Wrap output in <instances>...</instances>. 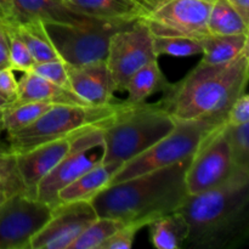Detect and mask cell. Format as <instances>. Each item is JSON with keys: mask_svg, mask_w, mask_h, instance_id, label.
<instances>
[{"mask_svg": "<svg viewBox=\"0 0 249 249\" xmlns=\"http://www.w3.org/2000/svg\"><path fill=\"white\" fill-rule=\"evenodd\" d=\"M178 212L189 229L182 248L240 247L249 236V173L216 189L187 195Z\"/></svg>", "mask_w": 249, "mask_h": 249, "instance_id": "cell-1", "label": "cell"}, {"mask_svg": "<svg viewBox=\"0 0 249 249\" xmlns=\"http://www.w3.org/2000/svg\"><path fill=\"white\" fill-rule=\"evenodd\" d=\"M190 160L108 185L90 201L97 216L147 226L158 216L178 211L189 195L185 174Z\"/></svg>", "mask_w": 249, "mask_h": 249, "instance_id": "cell-2", "label": "cell"}, {"mask_svg": "<svg viewBox=\"0 0 249 249\" xmlns=\"http://www.w3.org/2000/svg\"><path fill=\"white\" fill-rule=\"evenodd\" d=\"M248 77L249 48L230 62L198 63L181 80L170 83L158 104L175 121L226 117L233 101L246 92Z\"/></svg>", "mask_w": 249, "mask_h": 249, "instance_id": "cell-3", "label": "cell"}, {"mask_svg": "<svg viewBox=\"0 0 249 249\" xmlns=\"http://www.w3.org/2000/svg\"><path fill=\"white\" fill-rule=\"evenodd\" d=\"M175 121L160 104L128 105L102 128V162L123 163L164 138Z\"/></svg>", "mask_w": 249, "mask_h": 249, "instance_id": "cell-4", "label": "cell"}, {"mask_svg": "<svg viewBox=\"0 0 249 249\" xmlns=\"http://www.w3.org/2000/svg\"><path fill=\"white\" fill-rule=\"evenodd\" d=\"M124 106V102L102 106L53 105L31 125L7 134V145L16 155L50 141L78 135L90 129L102 128Z\"/></svg>", "mask_w": 249, "mask_h": 249, "instance_id": "cell-5", "label": "cell"}, {"mask_svg": "<svg viewBox=\"0 0 249 249\" xmlns=\"http://www.w3.org/2000/svg\"><path fill=\"white\" fill-rule=\"evenodd\" d=\"M225 123V116L177 121L173 130L164 138L138 157L123 163L109 185L189 160L196 153L204 139Z\"/></svg>", "mask_w": 249, "mask_h": 249, "instance_id": "cell-6", "label": "cell"}, {"mask_svg": "<svg viewBox=\"0 0 249 249\" xmlns=\"http://www.w3.org/2000/svg\"><path fill=\"white\" fill-rule=\"evenodd\" d=\"M130 23L94 18L83 24H44V27L61 60L66 65L83 66L106 61L111 36Z\"/></svg>", "mask_w": 249, "mask_h": 249, "instance_id": "cell-7", "label": "cell"}, {"mask_svg": "<svg viewBox=\"0 0 249 249\" xmlns=\"http://www.w3.org/2000/svg\"><path fill=\"white\" fill-rule=\"evenodd\" d=\"M243 173L249 170L236 167L223 124L204 139L191 157L185 174L187 194L197 195L216 189Z\"/></svg>", "mask_w": 249, "mask_h": 249, "instance_id": "cell-8", "label": "cell"}, {"mask_svg": "<svg viewBox=\"0 0 249 249\" xmlns=\"http://www.w3.org/2000/svg\"><path fill=\"white\" fill-rule=\"evenodd\" d=\"M158 60L153 36L143 18L117 31L109 39L106 66L114 90H124L129 78L152 61Z\"/></svg>", "mask_w": 249, "mask_h": 249, "instance_id": "cell-9", "label": "cell"}, {"mask_svg": "<svg viewBox=\"0 0 249 249\" xmlns=\"http://www.w3.org/2000/svg\"><path fill=\"white\" fill-rule=\"evenodd\" d=\"M102 128L90 129L75 136L68 155L36 186L38 201L50 207L60 204L58 192L102 162Z\"/></svg>", "mask_w": 249, "mask_h": 249, "instance_id": "cell-10", "label": "cell"}, {"mask_svg": "<svg viewBox=\"0 0 249 249\" xmlns=\"http://www.w3.org/2000/svg\"><path fill=\"white\" fill-rule=\"evenodd\" d=\"M215 0H163L142 17L155 36H209L208 18Z\"/></svg>", "mask_w": 249, "mask_h": 249, "instance_id": "cell-11", "label": "cell"}, {"mask_svg": "<svg viewBox=\"0 0 249 249\" xmlns=\"http://www.w3.org/2000/svg\"><path fill=\"white\" fill-rule=\"evenodd\" d=\"M49 204L26 192L11 195L0 204V249H31V241L51 214Z\"/></svg>", "mask_w": 249, "mask_h": 249, "instance_id": "cell-12", "label": "cell"}, {"mask_svg": "<svg viewBox=\"0 0 249 249\" xmlns=\"http://www.w3.org/2000/svg\"><path fill=\"white\" fill-rule=\"evenodd\" d=\"M96 218V211L90 201L57 204L51 209L45 225L32 238L31 249H70Z\"/></svg>", "mask_w": 249, "mask_h": 249, "instance_id": "cell-13", "label": "cell"}, {"mask_svg": "<svg viewBox=\"0 0 249 249\" xmlns=\"http://www.w3.org/2000/svg\"><path fill=\"white\" fill-rule=\"evenodd\" d=\"M75 136L50 141L24 152L16 153L17 169L27 195L36 198L39 182L68 155Z\"/></svg>", "mask_w": 249, "mask_h": 249, "instance_id": "cell-14", "label": "cell"}, {"mask_svg": "<svg viewBox=\"0 0 249 249\" xmlns=\"http://www.w3.org/2000/svg\"><path fill=\"white\" fill-rule=\"evenodd\" d=\"M66 66L71 90L85 104L94 106L112 104L116 90L105 61L83 66Z\"/></svg>", "mask_w": 249, "mask_h": 249, "instance_id": "cell-15", "label": "cell"}, {"mask_svg": "<svg viewBox=\"0 0 249 249\" xmlns=\"http://www.w3.org/2000/svg\"><path fill=\"white\" fill-rule=\"evenodd\" d=\"M16 22L43 24H83L94 18L73 11L65 0H11Z\"/></svg>", "mask_w": 249, "mask_h": 249, "instance_id": "cell-16", "label": "cell"}, {"mask_svg": "<svg viewBox=\"0 0 249 249\" xmlns=\"http://www.w3.org/2000/svg\"><path fill=\"white\" fill-rule=\"evenodd\" d=\"M68 7L90 18L130 23L147 14L138 0H65Z\"/></svg>", "mask_w": 249, "mask_h": 249, "instance_id": "cell-17", "label": "cell"}, {"mask_svg": "<svg viewBox=\"0 0 249 249\" xmlns=\"http://www.w3.org/2000/svg\"><path fill=\"white\" fill-rule=\"evenodd\" d=\"M17 95L11 105L24 102H48L53 105H88L72 90L60 87L33 72H23L17 80ZM10 105V106H11Z\"/></svg>", "mask_w": 249, "mask_h": 249, "instance_id": "cell-18", "label": "cell"}, {"mask_svg": "<svg viewBox=\"0 0 249 249\" xmlns=\"http://www.w3.org/2000/svg\"><path fill=\"white\" fill-rule=\"evenodd\" d=\"M121 167V163H99L63 187L58 192V202L91 201L92 197L108 186L113 175Z\"/></svg>", "mask_w": 249, "mask_h": 249, "instance_id": "cell-19", "label": "cell"}, {"mask_svg": "<svg viewBox=\"0 0 249 249\" xmlns=\"http://www.w3.org/2000/svg\"><path fill=\"white\" fill-rule=\"evenodd\" d=\"M169 84L170 83L158 65V60H155L136 71L129 78L124 88V91H126L128 96L123 102L128 105L142 104L156 92H164Z\"/></svg>", "mask_w": 249, "mask_h": 249, "instance_id": "cell-20", "label": "cell"}, {"mask_svg": "<svg viewBox=\"0 0 249 249\" xmlns=\"http://www.w3.org/2000/svg\"><path fill=\"white\" fill-rule=\"evenodd\" d=\"M147 226L151 242L157 249H181L186 242L189 229L180 212L158 216Z\"/></svg>", "mask_w": 249, "mask_h": 249, "instance_id": "cell-21", "label": "cell"}, {"mask_svg": "<svg viewBox=\"0 0 249 249\" xmlns=\"http://www.w3.org/2000/svg\"><path fill=\"white\" fill-rule=\"evenodd\" d=\"M249 34L233 36H209L202 39L203 51L199 63L203 65H220L230 62L248 49Z\"/></svg>", "mask_w": 249, "mask_h": 249, "instance_id": "cell-22", "label": "cell"}, {"mask_svg": "<svg viewBox=\"0 0 249 249\" xmlns=\"http://www.w3.org/2000/svg\"><path fill=\"white\" fill-rule=\"evenodd\" d=\"M14 27L19 38L31 51L36 63L60 58L41 22H14Z\"/></svg>", "mask_w": 249, "mask_h": 249, "instance_id": "cell-23", "label": "cell"}, {"mask_svg": "<svg viewBox=\"0 0 249 249\" xmlns=\"http://www.w3.org/2000/svg\"><path fill=\"white\" fill-rule=\"evenodd\" d=\"M208 33L212 36L249 34V24L228 0H215L209 14Z\"/></svg>", "mask_w": 249, "mask_h": 249, "instance_id": "cell-24", "label": "cell"}, {"mask_svg": "<svg viewBox=\"0 0 249 249\" xmlns=\"http://www.w3.org/2000/svg\"><path fill=\"white\" fill-rule=\"evenodd\" d=\"M53 106V104L48 102H24L11 105L2 111L4 133H14L31 125Z\"/></svg>", "mask_w": 249, "mask_h": 249, "instance_id": "cell-25", "label": "cell"}, {"mask_svg": "<svg viewBox=\"0 0 249 249\" xmlns=\"http://www.w3.org/2000/svg\"><path fill=\"white\" fill-rule=\"evenodd\" d=\"M123 225L124 223L117 219L97 216L71 245L70 249H101L102 245Z\"/></svg>", "mask_w": 249, "mask_h": 249, "instance_id": "cell-26", "label": "cell"}, {"mask_svg": "<svg viewBox=\"0 0 249 249\" xmlns=\"http://www.w3.org/2000/svg\"><path fill=\"white\" fill-rule=\"evenodd\" d=\"M203 39V38H202ZM198 38L190 36H155L153 46L157 56L169 55L175 57H189L202 53L203 41Z\"/></svg>", "mask_w": 249, "mask_h": 249, "instance_id": "cell-27", "label": "cell"}, {"mask_svg": "<svg viewBox=\"0 0 249 249\" xmlns=\"http://www.w3.org/2000/svg\"><path fill=\"white\" fill-rule=\"evenodd\" d=\"M0 191L9 196L24 191L18 169H17L16 155L9 145L0 142Z\"/></svg>", "mask_w": 249, "mask_h": 249, "instance_id": "cell-28", "label": "cell"}, {"mask_svg": "<svg viewBox=\"0 0 249 249\" xmlns=\"http://www.w3.org/2000/svg\"><path fill=\"white\" fill-rule=\"evenodd\" d=\"M225 134L238 169L249 170V123L229 125L225 123Z\"/></svg>", "mask_w": 249, "mask_h": 249, "instance_id": "cell-29", "label": "cell"}, {"mask_svg": "<svg viewBox=\"0 0 249 249\" xmlns=\"http://www.w3.org/2000/svg\"><path fill=\"white\" fill-rule=\"evenodd\" d=\"M9 38V61L10 68L19 72H29L36 65L31 51L28 50L24 41L19 38L15 31L14 23H4Z\"/></svg>", "mask_w": 249, "mask_h": 249, "instance_id": "cell-30", "label": "cell"}, {"mask_svg": "<svg viewBox=\"0 0 249 249\" xmlns=\"http://www.w3.org/2000/svg\"><path fill=\"white\" fill-rule=\"evenodd\" d=\"M31 72L36 73V74L40 75V77L45 78V79L50 80V82L55 83V84L60 85V87L71 90L67 66L60 58L36 63L31 70Z\"/></svg>", "mask_w": 249, "mask_h": 249, "instance_id": "cell-31", "label": "cell"}, {"mask_svg": "<svg viewBox=\"0 0 249 249\" xmlns=\"http://www.w3.org/2000/svg\"><path fill=\"white\" fill-rule=\"evenodd\" d=\"M145 226L142 223L124 224L102 245L101 249H130L133 247L136 233Z\"/></svg>", "mask_w": 249, "mask_h": 249, "instance_id": "cell-32", "label": "cell"}, {"mask_svg": "<svg viewBox=\"0 0 249 249\" xmlns=\"http://www.w3.org/2000/svg\"><path fill=\"white\" fill-rule=\"evenodd\" d=\"M245 123H249V95L247 91L233 101L226 114V124L229 125H240Z\"/></svg>", "mask_w": 249, "mask_h": 249, "instance_id": "cell-33", "label": "cell"}, {"mask_svg": "<svg viewBox=\"0 0 249 249\" xmlns=\"http://www.w3.org/2000/svg\"><path fill=\"white\" fill-rule=\"evenodd\" d=\"M17 87L18 84L15 78L14 70L10 67L1 68L0 70V95L14 102L17 95Z\"/></svg>", "mask_w": 249, "mask_h": 249, "instance_id": "cell-34", "label": "cell"}, {"mask_svg": "<svg viewBox=\"0 0 249 249\" xmlns=\"http://www.w3.org/2000/svg\"><path fill=\"white\" fill-rule=\"evenodd\" d=\"M5 67H10L9 38L4 23H0V70Z\"/></svg>", "mask_w": 249, "mask_h": 249, "instance_id": "cell-35", "label": "cell"}, {"mask_svg": "<svg viewBox=\"0 0 249 249\" xmlns=\"http://www.w3.org/2000/svg\"><path fill=\"white\" fill-rule=\"evenodd\" d=\"M16 22L14 5L11 0H0V23H14Z\"/></svg>", "mask_w": 249, "mask_h": 249, "instance_id": "cell-36", "label": "cell"}, {"mask_svg": "<svg viewBox=\"0 0 249 249\" xmlns=\"http://www.w3.org/2000/svg\"><path fill=\"white\" fill-rule=\"evenodd\" d=\"M228 1L240 14L243 21L249 24V0H228Z\"/></svg>", "mask_w": 249, "mask_h": 249, "instance_id": "cell-37", "label": "cell"}, {"mask_svg": "<svg viewBox=\"0 0 249 249\" xmlns=\"http://www.w3.org/2000/svg\"><path fill=\"white\" fill-rule=\"evenodd\" d=\"M11 104L12 102L10 101V100H7L6 97H4L2 95H0V112L5 111V109H6Z\"/></svg>", "mask_w": 249, "mask_h": 249, "instance_id": "cell-38", "label": "cell"}, {"mask_svg": "<svg viewBox=\"0 0 249 249\" xmlns=\"http://www.w3.org/2000/svg\"><path fill=\"white\" fill-rule=\"evenodd\" d=\"M7 197H9V195L5 194V192H1V191H0V204H1L2 202H4L5 199L7 198Z\"/></svg>", "mask_w": 249, "mask_h": 249, "instance_id": "cell-39", "label": "cell"}, {"mask_svg": "<svg viewBox=\"0 0 249 249\" xmlns=\"http://www.w3.org/2000/svg\"><path fill=\"white\" fill-rule=\"evenodd\" d=\"M4 133V125H2V112H0V136Z\"/></svg>", "mask_w": 249, "mask_h": 249, "instance_id": "cell-40", "label": "cell"}]
</instances>
